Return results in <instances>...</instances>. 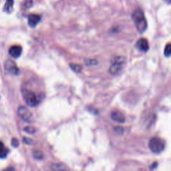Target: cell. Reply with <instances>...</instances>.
Masks as SVG:
<instances>
[{"mask_svg":"<svg viewBox=\"0 0 171 171\" xmlns=\"http://www.w3.org/2000/svg\"><path fill=\"white\" fill-rule=\"evenodd\" d=\"M132 20H133L137 31L140 34H143L147 29V22L145 15L141 10H135L132 15Z\"/></svg>","mask_w":171,"mask_h":171,"instance_id":"obj_1","label":"cell"},{"mask_svg":"<svg viewBox=\"0 0 171 171\" xmlns=\"http://www.w3.org/2000/svg\"><path fill=\"white\" fill-rule=\"evenodd\" d=\"M24 96L27 105L31 107L36 106L40 102L42 99L40 95H38L36 92L30 90L25 91Z\"/></svg>","mask_w":171,"mask_h":171,"instance_id":"obj_2","label":"cell"},{"mask_svg":"<svg viewBox=\"0 0 171 171\" xmlns=\"http://www.w3.org/2000/svg\"><path fill=\"white\" fill-rule=\"evenodd\" d=\"M148 146L152 152L154 153H160L164 151L165 144L161 139L158 137H154L150 140Z\"/></svg>","mask_w":171,"mask_h":171,"instance_id":"obj_3","label":"cell"},{"mask_svg":"<svg viewBox=\"0 0 171 171\" xmlns=\"http://www.w3.org/2000/svg\"><path fill=\"white\" fill-rule=\"evenodd\" d=\"M124 64V58L118 57L114 60L111 66L109 68V72L112 75H117L122 70Z\"/></svg>","mask_w":171,"mask_h":171,"instance_id":"obj_4","label":"cell"},{"mask_svg":"<svg viewBox=\"0 0 171 171\" xmlns=\"http://www.w3.org/2000/svg\"><path fill=\"white\" fill-rule=\"evenodd\" d=\"M18 117L22 120L27 123H31L33 120V114L30 110L25 106H20L18 109Z\"/></svg>","mask_w":171,"mask_h":171,"instance_id":"obj_5","label":"cell"},{"mask_svg":"<svg viewBox=\"0 0 171 171\" xmlns=\"http://www.w3.org/2000/svg\"><path fill=\"white\" fill-rule=\"evenodd\" d=\"M5 69L8 72L12 74H18L19 72V70L16 66L15 63L12 60H8L4 64Z\"/></svg>","mask_w":171,"mask_h":171,"instance_id":"obj_6","label":"cell"},{"mask_svg":"<svg viewBox=\"0 0 171 171\" xmlns=\"http://www.w3.org/2000/svg\"><path fill=\"white\" fill-rule=\"evenodd\" d=\"M136 47L138 49H139L140 51L142 52H147L149 49V44L147 40L145 38H141L139 40L136 42Z\"/></svg>","mask_w":171,"mask_h":171,"instance_id":"obj_7","label":"cell"},{"mask_svg":"<svg viewBox=\"0 0 171 171\" xmlns=\"http://www.w3.org/2000/svg\"><path fill=\"white\" fill-rule=\"evenodd\" d=\"M21 52H22V48L20 46H18V45L13 46L9 49V55L14 58H17L20 57Z\"/></svg>","mask_w":171,"mask_h":171,"instance_id":"obj_8","label":"cell"},{"mask_svg":"<svg viewBox=\"0 0 171 171\" xmlns=\"http://www.w3.org/2000/svg\"><path fill=\"white\" fill-rule=\"evenodd\" d=\"M111 118L115 121V122L120 123H123L124 122L125 120V117L124 114L118 111V110H114L112 113H111Z\"/></svg>","mask_w":171,"mask_h":171,"instance_id":"obj_9","label":"cell"},{"mask_svg":"<svg viewBox=\"0 0 171 171\" xmlns=\"http://www.w3.org/2000/svg\"><path fill=\"white\" fill-rule=\"evenodd\" d=\"M41 20L40 16L37 14H31L28 18V24L31 27H36Z\"/></svg>","mask_w":171,"mask_h":171,"instance_id":"obj_10","label":"cell"},{"mask_svg":"<svg viewBox=\"0 0 171 171\" xmlns=\"http://www.w3.org/2000/svg\"><path fill=\"white\" fill-rule=\"evenodd\" d=\"M13 5L14 0H6V3L5 4L3 10L8 13L12 12V11L13 9Z\"/></svg>","mask_w":171,"mask_h":171,"instance_id":"obj_11","label":"cell"},{"mask_svg":"<svg viewBox=\"0 0 171 171\" xmlns=\"http://www.w3.org/2000/svg\"><path fill=\"white\" fill-rule=\"evenodd\" d=\"M52 169L54 171H64L66 167L61 164H55L52 165Z\"/></svg>","mask_w":171,"mask_h":171,"instance_id":"obj_12","label":"cell"},{"mask_svg":"<svg viewBox=\"0 0 171 171\" xmlns=\"http://www.w3.org/2000/svg\"><path fill=\"white\" fill-rule=\"evenodd\" d=\"M71 69L73 71H76V72H80V71H81L82 70V66L79 64H70V65Z\"/></svg>","mask_w":171,"mask_h":171,"instance_id":"obj_13","label":"cell"},{"mask_svg":"<svg viewBox=\"0 0 171 171\" xmlns=\"http://www.w3.org/2000/svg\"><path fill=\"white\" fill-rule=\"evenodd\" d=\"M165 56L170 57L171 56V43H168L164 48Z\"/></svg>","mask_w":171,"mask_h":171,"instance_id":"obj_14","label":"cell"},{"mask_svg":"<svg viewBox=\"0 0 171 171\" xmlns=\"http://www.w3.org/2000/svg\"><path fill=\"white\" fill-rule=\"evenodd\" d=\"M33 156H34V157L35 158L40 160V159L43 158V154L42 152H41L40 151H34V152H33Z\"/></svg>","mask_w":171,"mask_h":171,"instance_id":"obj_15","label":"cell"},{"mask_svg":"<svg viewBox=\"0 0 171 171\" xmlns=\"http://www.w3.org/2000/svg\"><path fill=\"white\" fill-rule=\"evenodd\" d=\"M8 151L5 148H3L2 149H0V158H5L8 155Z\"/></svg>","mask_w":171,"mask_h":171,"instance_id":"obj_16","label":"cell"},{"mask_svg":"<svg viewBox=\"0 0 171 171\" xmlns=\"http://www.w3.org/2000/svg\"><path fill=\"white\" fill-rule=\"evenodd\" d=\"M24 130L26 132H27V133H30V134H33L36 132L35 129L34 128L31 127V126H27V127H26L24 128Z\"/></svg>","mask_w":171,"mask_h":171,"instance_id":"obj_17","label":"cell"},{"mask_svg":"<svg viewBox=\"0 0 171 171\" xmlns=\"http://www.w3.org/2000/svg\"><path fill=\"white\" fill-rule=\"evenodd\" d=\"M12 145L14 147H18L19 145V141L16 139H13L12 140Z\"/></svg>","mask_w":171,"mask_h":171,"instance_id":"obj_18","label":"cell"},{"mask_svg":"<svg viewBox=\"0 0 171 171\" xmlns=\"http://www.w3.org/2000/svg\"><path fill=\"white\" fill-rule=\"evenodd\" d=\"M97 64V61L94 60H89L86 62L87 65H96Z\"/></svg>","mask_w":171,"mask_h":171,"instance_id":"obj_19","label":"cell"},{"mask_svg":"<svg viewBox=\"0 0 171 171\" xmlns=\"http://www.w3.org/2000/svg\"><path fill=\"white\" fill-rule=\"evenodd\" d=\"M4 146H3V143L0 141V149H2V148H3Z\"/></svg>","mask_w":171,"mask_h":171,"instance_id":"obj_20","label":"cell"},{"mask_svg":"<svg viewBox=\"0 0 171 171\" xmlns=\"http://www.w3.org/2000/svg\"><path fill=\"white\" fill-rule=\"evenodd\" d=\"M26 140H27V139H24V141L25 142H27V143H28V144H30V142H26ZM27 141H31V140H30V139H27Z\"/></svg>","mask_w":171,"mask_h":171,"instance_id":"obj_21","label":"cell"},{"mask_svg":"<svg viewBox=\"0 0 171 171\" xmlns=\"http://www.w3.org/2000/svg\"><path fill=\"white\" fill-rule=\"evenodd\" d=\"M5 171H12V170H11V169H8V170H6Z\"/></svg>","mask_w":171,"mask_h":171,"instance_id":"obj_22","label":"cell"}]
</instances>
